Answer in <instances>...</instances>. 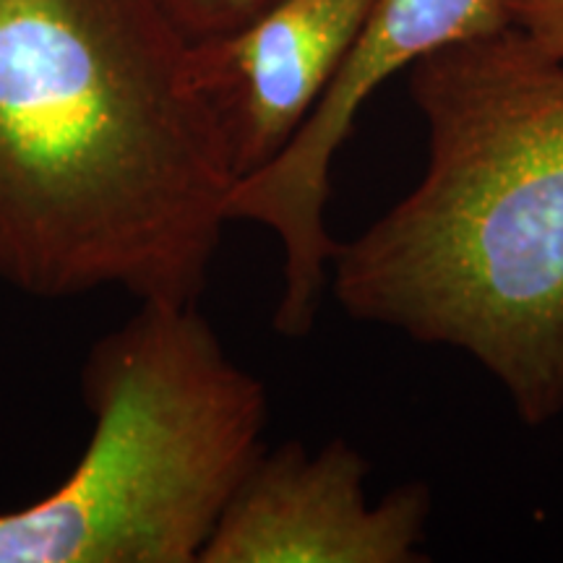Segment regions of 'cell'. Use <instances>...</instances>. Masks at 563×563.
Here are the masks:
<instances>
[{"mask_svg":"<svg viewBox=\"0 0 563 563\" xmlns=\"http://www.w3.org/2000/svg\"><path fill=\"white\" fill-rule=\"evenodd\" d=\"M376 0H277L222 37L188 45V81L238 180L272 165L327 95Z\"/></svg>","mask_w":563,"mask_h":563,"instance_id":"8992f818","label":"cell"},{"mask_svg":"<svg viewBox=\"0 0 563 563\" xmlns=\"http://www.w3.org/2000/svg\"><path fill=\"white\" fill-rule=\"evenodd\" d=\"M506 21L563 60V0H501Z\"/></svg>","mask_w":563,"mask_h":563,"instance_id":"ba28073f","label":"cell"},{"mask_svg":"<svg viewBox=\"0 0 563 563\" xmlns=\"http://www.w3.org/2000/svg\"><path fill=\"white\" fill-rule=\"evenodd\" d=\"M407 74L426 170L336 241L329 285L350 319L473 357L540 428L563 415V60L509 24Z\"/></svg>","mask_w":563,"mask_h":563,"instance_id":"7a4b0ae2","label":"cell"},{"mask_svg":"<svg viewBox=\"0 0 563 563\" xmlns=\"http://www.w3.org/2000/svg\"><path fill=\"white\" fill-rule=\"evenodd\" d=\"M368 462L344 439L262 449L199 563H418L433 496L426 483L365 493Z\"/></svg>","mask_w":563,"mask_h":563,"instance_id":"5b68a950","label":"cell"},{"mask_svg":"<svg viewBox=\"0 0 563 563\" xmlns=\"http://www.w3.org/2000/svg\"><path fill=\"white\" fill-rule=\"evenodd\" d=\"M154 0H0V285L199 306L235 188Z\"/></svg>","mask_w":563,"mask_h":563,"instance_id":"6da1fadb","label":"cell"},{"mask_svg":"<svg viewBox=\"0 0 563 563\" xmlns=\"http://www.w3.org/2000/svg\"><path fill=\"white\" fill-rule=\"evenodd\" d=\"M91 433L37 501L0 511V563H199L262 454L269 397L199 306L139 302L81 365Z\"/></svg>","mask_w":563,"mask_h":563,"instance_id":"3957f363","label":"cell"},{"mask_svg":"<svg viewBox=\"0 0 563 563\" xmlns=\"http://www.w3.org/2000/svg\"><path fill=\"white\" fill-rule=\"evenodd\" d=\"M188 45L230 34L264 13L277 0H154Z\"/></svg>","mask_w":563,"mask_h":563,"instance_id":"52a82bcc","label":"cell"},{"mask_svg":"<svg viewBox=\"0 0 563 563\" xmlns=\"http://www.w3.org/2000/svg\"><path fill=\"white\" fill-rule=\"evenodd\" d=\"M509 26L501 0H376L327 95L264 170L238 180L228 201L230 222H256L282 245V295L274 311L279 334L306 336L329 285L336 249L327 230L332 167L363 104L391 76L415 63Z\"/></svg>","mask_w":563,"mask_h":563,"instance_id":"277c9868","label":"cell"}]
</instances>
